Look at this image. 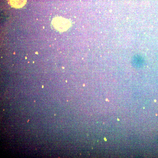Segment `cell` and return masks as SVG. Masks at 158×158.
Wrapping results in <instances>:
<instances>
[{"instance_id": "obj_1", "label": "cell", "mask_w": 158, "mask_h": 158, "mask_svg": "<svg viewBox=\"0 0 158 158\" xmlns=\"http://www.w3.org/2000/svg\"><path fill=\"white\" fill-rule=\"evenodd\" d=\"M51 23L56 29L60 31H66L69 28L70 25L69 21L61 17L54 18Z\"/></svg>"}, {"instance_id": "obj_2", "label": "cell", "mask_w": 158, "mask_h": 158, "mask_svg": "<svg viewBox=\"0 0 158 158\" xmlns=\"http://www.w3.org/2000/svg\"><path fill=\"white\" fill-rule=\"evenodd\" d=\"M8 4L12 7L20 8L25 5L27 0H7Z\"/></svg>"}, {"instance_id": "obj_3", "label": "cell", "mask_w": 158, "mask_h": 158, "mask_svg": "<svg viewBox=\"0 0 158 158\" xmlns=\"http://www.w3.org/2000/svg\"><path fill=\"white\" fill-rule=\"evenodd\" d=\"M118 120H119V119L118 118Z\"/></svg>"}]
</instances>
